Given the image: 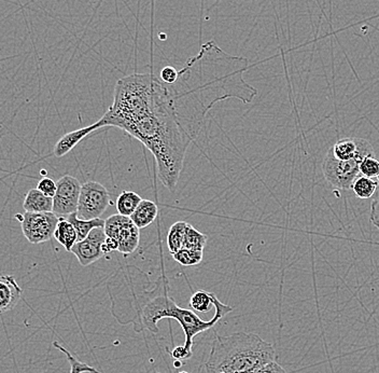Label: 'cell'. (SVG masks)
<instances>
[{
    "label": "cell",
    "instance_id": "6da1fadb",
    "mask_svg": "<svg viewBox=\"0 0 379 373\" xmlns=\"http://www.w3.org/2000/svg\"><path fill=\"white\" fill-rule=\"evenodd\" d=\"M248 68L247 58L228 54L210 40L178 70L175 83H163L179 123L193 142L217 103L228 98L252 102L258 91L243 79Z\"/></svg>",
    "mask_w": 379,
    "mask_h": 373
},
{
    "label": "cell",
    "instance_id": "7a4b0ae2",
    "mask_svg": "<svg viewBox=\"0 0 379 373\" xmlns=\"http://www.w3.org/2000/svg\"><path fill=\"white\" fill-rule=\"evenodd\" d=\"M151 285L149 277L140 269L129 268L122 271L112 281L110 288L112 301L125 300L135 311V329L139 331L148 329L152 334H158V323L164 319H176L184 329L186 342L184 348L192 353L193 339L197 334L213 328L233 308L222 303L216 295L211 292L213 308L216 313L210 321H203L193 310L184 309L177 306L174 299L169 296V281L166 277H160L154 283L152 290H147ZM193 354V353H192Z\"/></svg>",
    "mask_w": 379,
    "mask_h": 373
},
{
    "label": "cell",
    "instance_id": "3957f363",
    "mask_svg": "<svg viewBox=\"0 0 379 373\" xmlns=\"http://www.w3.org/2000/svg\"><path fill=\"white\" fill-rule=\"evenodd\" d=\"M116 127L148 148L155 159L162 184L174 191L184 169L186 150L193 140L179 123L163 83L148 107L122 120Z\"/></svg>",
    "mask_w": 379,
    "mask_h": 373
},
{
    "label": "cell",
    "instance_id": "277c9868",
    "mask_svg": "<svg viewBox=\"0 0 379 373\" xmlns=\"http://www.w3.org/2000/svg\"><path fill=\"white\" fill-rule=\"evenodd\" d=\"M275 359L274 346L258 334H216L205 363L206 373H252Z\"/></svg>",
    "mask_w": 379,
    "mask_h": 373
},
{
    "label": "cell",
    "instance_id": "5b68a950",
    "mask_svg": "<svg viewBox=\"0 0 379 373\" xmlns=\"http://www.w3.org/2000/svg\"><path fill=\"white\" fill-rule=\"evenodd\" d=\"M22 226L23 234L32 244H41L54 237L58 217L53 212L30 213L15 215Z\"/></svg>",
    "mask_w": 379,
    "mask_h": 373
},
{
    "label": "cell",
    "instance_id": "8992f818",
    "mask_svg": "<svg viewBox=\"0 0 379 373\" xmlns=\"http://www.w3.org/2000/svg\"><path fill=\"white\" fill-rule=\"evenodd\" d=\"M362 160L351 159L342 161L327 150L323 162V173L329 184L340 190L351 189L352 184L360 175V163Z\"/></svg>",
    "mask_w": 379,
    "mask_h": 373
},
{
    "label": "cell",
    "instance_id": "52a82bcc",
    "mask_svg": "<svg viewBox=\"0 0 379 373\" xmlns=\"http://www.w3.org/2000/svg\"><path fill=\"white\" fill-rule=\"evenodd\" d=\"M110 204L111 199L106 186L97 182H85L81 186L78 217L85 220L100 218Z\"/></svg>",
    "mask_w": 379,
    "mask_h": 373
},
{
    "label": "cell",
    "instance_id": "ba28073f",
    "mask_svg": "<svg viewBox=\"0 0 379 373\" xmlns=\"http://www.w3.org/2000/svg\"><path fill=\"white\" fill-rule=\"evenodd\" d=\"M82 184L75 177L65 175L56 182L53 197V213L57 217H66L77 213Z\"/></svg>",
    "mask_w": 379,
    "mask_h": 373
},
{
    "label": "cell",
    "instance_id": "9c48e42d",
    "mask_svg": "<svg viewBox=\"0 0 379 373\" xmlns=\"http://www.w3.org/2000/svg\"><path fill=\"white\" fill-rule=\"evenodd\" d=\"M104 228H95L83 241L76 243L72 247V253L77 257L78 262L82 266H87L98 262L102 256V245L106 241Z\"/></svg>",
    "mask_w": 379,
    "mask_h": 373
},
{
    "label": "cell",
    "instance_id": "30bf717a",
    "mask_svg": "<svg viewBox=\"0 0 379 373\" xmlns=\"http://www.w3.org/2000/svg\"><path fill=\"white\" fill-rule=\"evenodd\" d=\"M333 156L336 159L346 161V160L359 159L375 155L374 148L369 140L359 137H346L343 140L335 142L332 147L329 148Z\"/></svg>",
    "mask_w": 379,
    "mask_h": 373
},
{
    "label": "cell",
    "instance_id": "8fae6325",
    "mask_svg": "<svg viewBox=\"0 0 379 373\" xmlns=\"http://www.w3.org/2000/svg\"><path fill=\"white\" fill-rule=\"evenodd\" d=\"M23 290L12 275H0V314L14 309L22 298Z\"/></svg>",
    "mask_w": 379,
    "mask_h": 373
},
{
    "label": "cell",
    "instance_id": "7c38bea8",
    "mask_svg": "<svg viewBox=\"0 0 379 373\" xmlns=\"http://www.w3.org/2000/svg\"><path fill=\"white\" fill-rule=\"evenodd\" d=\"M102 127H104V125H102V122L100 119L94 125L81 127V129L65 134L55 145L53 155L56 158L64 157V156L67 155L68 152L72 151L81 140H85V137L89 136L91 133L95 132L97 129H102Z\"/></svg>",
    "mask_w": 379,
    "mask_h": 373
},
{
    "label": "cell",
    "instance_id": "4fadbf2b",
    "mask_svg": "<svg viewBox=\"0 0 379 373\" xmlns=\"http://www.w3.org/2000/svg\"><path fill=\"white\" fill-rule=\"evenodd\" d=\"M117 242L119 244L118 251L121 254L129 256L135 253L140 242V229L131 222V217H127L124 222L120 226L117 234Z\"/></svg>",
    "mask_w": 379,
    "mask_h": 373
},
{
    "label": "cell",
    "instance_id": "5bb4252c",
    "mask_svg": "<svg viewBox=\"0 0 379 373\" xmlns=\"http://www.w3.org/2000/svg\"><path fill=\"white\" fill-rule=\"evenodd\" d=\"M158 215H159L158 205L150 200H142L135 209V212L131 214V219L138 229H144L155 220Z\"/></svg>",
    "mask_w": 379,
    "mask_h": 373
},
{
    "label": "cell",
    "instance_id": "9a60e30c",
    "mask_svg": "<svg viewBox=\"0 0 379 373\" xmlns=\"http://www.w3.org/2000/svg\"><path fill=\"white\" fill-rule=\"evenodd\" d=\"M23 209L30 213L53 212V198L47 197L37 188L30 190L24 199Z\"/></svg>",
    "mask_w": 379,
    "mask_h": 373
},
{
    "label": "cell",
    "instance_id": "2e32d148",
    "mask_svg": "<svg viewBox=\"0 0 379 373\" xmlns=\"http://www.w3.org/2000/svg\"><path fill=\"white\" fill-rule=\"evenodd\" d=\"M58 224L54 232V239H56L61 245H63L65 249L72 253V247L75 246L78 242V234L75 226L72 222L65 217H58Z\"/></svg>",
    "mask_w": 379,
    "mask_h": 373
},
{
    "label": "cell",
    "instance_id": "e0dca14e",
    "mask_svg": "<svg viewBox=\"0 0 379 373\" xmlns=\"http://www.w3.org/2000/svg\"><path fill=\"white\" fill-rule=\"evenodd\" d=\"M66 218L75 226L78 234V242L83 241L95 228H104L105 226V220H102V219L97 218L85 220V219H80L77 213H74V214L69 215Z\"/></svg>",
    "mask_w": 379,
    "mask_h": 373
},
{
    "label": "cell",
    "instance_id": "ac0fdd59",
    "mask_svg": "<svg viewBox=\"0 0 379 373\" xmlns=\"http://www.w3.org/2000/svg\"><path fill=\"white\" fill-rule=\"evenodd\" d=\"M378 180H373V178H369V177L360 174L356 178V180H354L350 190H352L354 195L359 198V199L367 200L374 197L377 188H378Z\"/></svg>",
    "mask_w": 379,
    "mask_h": 373
},
{
    "label": "cell",
    "instance_id": "d6986e66",
    "mask_svg": "<svg viewBox=\"0 0 379 373\" xmlns=\"http://www.w3.org/2000/svg\"><path fill=\"white\" fill-rule=\"evenodd\" d=\"M142 201V199L138 193L125 190V191H122L118 197L116 207H117L118 213L120 215L131 217Z\"/></svg>",
    "mask_w": 379,
    "mask_h": 373
},
{
    "label": "cell",
    "instance_id": "ffe728a7",
    "mask_svg": "<svg viewBox=\"0 0 379 373\" xmlns=\"http://www.w3.org/2000/svg\"><path fill=\"white\" fill-rule=\"evenodd\" d=\"M188 222H177L169 228L167 234V247L171 255L176 254L184 245V235H186Z\"/></svg>",
    "mask_w": 379,
    "mask_h": 373
},
{
    "label": "cell",
    "instance_id": "44dd1931",
    "mask_svg": "<svg viewBox=\"0 0 379 373\" xmlns=\"http://www.w3.org/2000/svg\"><path fill=\"white\" fill-rule=\"evenodd\" d=\"M207 239L208 237L206 234L202 233L199 230H196L192 224H188L182 248L204 251Z\"/></svg>",
    "mask_w": 379,
    "mask_h": 373
},
{
    "label": "cell",
    "instance_id": "7402d4cb",
    "mask_svg": "<svg viewBox=\"0 0 379 373\" xmlns=\"http://www.w3.org/2000/svg\"><path fill=\"white\" fill-rule=\"evenodd\" d=\"M173 257L181 266H197L203 262L204 251L181 248L180 251H177L176 254L173 255Z\"/></svg>",
    "mask_w": 379,
    "mask_h": 373
},
{
    "label": "cell",
    "instance_id": "603a6c76",
    "mask_svg": "<svg viewBox=\"0 0 379 373\" xmlns=\"http://www.w3.org/2000/svg\"><path fill=\"white\" fill-rule=\"evenodd\" d=\"M53 345H54V348H56L57 350H60V351L62 352L63 354H65V356L67 357L68 363H69L70 365V373H102L100 372V371L93 368V367L89 366L87 363L80 361L77 357L72 355V354L69 353V351H67V350H66L64 346L61 345L60 343L54 342Z\"/></svg>",
    "mask_w": 379,
    "mask_h": 373
},
{
    "label": "cell",
    "instance_id": "cb8c5ba5",
    "mask_svg": "<svg viewBox=\"0 0 379 373\" xmlns=\"http://www.w3.org/2000/svg\"><path fill=\"white\" fill-rule=\"evenodd\" d=\"M190 306L193 311L202 312L206 313L213 306L211 292L205 290H197L192 295L190 299Z\"/></svg>",
    "mask_w": 379,
    "mask_h": 373
},
{
    "label": "cell",
    "instance_id": "d4e9b609",
    "mask_svg": "<svg viewBox=\"0 0 379 373\" xmlns=\"http://www.w3.org/2000/svg\"><path fill=\"white\" fill-rule=\"evenodd\" d=\"M360 174L379 182V160L376 156L365 158L360 163Z\"/></svg>",
    "mask_w": 379,
    "mask_h": 373
},
{
    "label": "cell",
    "instance_id": "484cf974",
    "mask_svg": "<svg viewBox=\"0 0 379 373\" xmlns=\"http://www.w3.org/2000/svg\"><path fill=\"white\" fill-rule=\"evenodd\" d=\"M37 189L43 192L47 197L53 198L56 192V182L50 177H43L38 184Z\"/></svg>",
    "mask_w": 379,
    "mask_h": 373
},
{
    "label": "cell",
    "instance_id": "4316f807",
    "mask_svg": "<svg viewBox=\"0 0 379 373\" xmlns=\"http://www.w3.org/2000/svg\"><path fill=\"white\" fill-rule=\"evenodd\" d=\"M177 78H178V70L173 66H166L161 70L159 79L164 85H171L175 83Z\"/></svg>",
    "mask_w": 379,
    "mask_h": 373
},
{
    "label": "cell",
    "instance_id": "83f0119b",
    "mask_svg": "<svg viewBox=\"0 0 379 373\" xmlns=\"http://www.w3.org/2000/svg\"><path fill=\"white\" fill-rule=\"evenodd\" d=\"M369 222H372L373 226H376L379 230V184L377 188L376 193L373 197L372 205H371V215H369Z\"/></svg>",
    "mask_w": 379,
    "mask_h": 373
},
{
    "label": "cell",
    "instance_id": "f1b7e54d",
    "mask_svg": "<svg viewBox=\"0 0 379 373\" xmlns=\"http://www.w3.org/2000/svg\"><path fill=\"white\" fill-rule=\"evenodd\" d=\"M252 373H288L285 370V368L280 366L279 363H276L275 361H272V363H266L264 366L259 368L258 370H255Z\"/></svg>",
    "mask_w": 379,
    "mask_h": 373
},
{
    "label": "cell",
    "instance_id": "f546056e",
    "mask_svg": "<svg viewBox=\"0 0 379 373\" xmlns=\"http://www.w3.org/2000/svg\"><path fill=\"white\" fill-rule=\"evenodd\" d=\"M193 354L184 348V345L176 346V348L171 352V356L176 359L177 361H186V359H191Z\"/></svg>",
    "mask_w": 379,
    "mask_h": 373
},
{
    "label": "cell",
    "instance_id": "4dcf8cb0",
    "mask_svg": "<svg viewBox=\"0 0 379 373\" xmlns=\"http://www.w3.org/2000/svg\"><path fill=\"white\" fill-rule=\"evenodd\" d=\"M179 373H188V372H186V371H181V372H179Z\"/></svg>",
    "mask_w": 379,
    "mask_h": 373
}]
</instances>
